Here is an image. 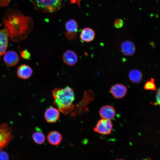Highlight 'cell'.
Masks as SVG:
<instances>
[{"mask_svg": "<svg viewBox=\"0 0 160 160\" xmlns=\"http://www.w3.org/2000/svg\"><path fill=\"white\" fill-rule=\"evenodd\" d=\"M2 22L9 36L14 42H19L26 38L33 28L32 18L24 15L14 9H7Z\"/></svg>", "mask_w": 160, "mask_h": 160, "instance_id": "1", "label": "cell"}, {"mask_svg": "<svg viewBox=\"0 0 160 160\" xmlns=\"http://www.w3.org/2000/svg\"><path fill=\"white\" fill-rule=\"evenodd\" d=\"M52 95L53 103L59 111L67 115L73 110L75 96L72 88L68 86L63 88H55L52 91Z\"/></svg>", "mask_w": 160, "mask_h": 160, "instance_id": "2", "label": "cell"}, {"mask_svg": "<svg viewBox=\"0 0 160 160\" xmlns=\"http://www.w3.org/2000/svg\"><path fill=\"white\" fill-rule=\"evenodd\" d=\"M36 10L46 13H52L59 10L63 0H31Z\"/></svg>", "mask_w": 160, "mask_h": 160, "instance_id": "3", "label": "cell"}, {"mask_svg": "<svg viewBox=\"0 0 160 160\" xmlns=\"http://www.w3.org/2000/svg\"><path fill=\"white\" fill-rule=\"evenodd\" d=\"M13 137L12 130L8 124H0V151L7 146Z\"/></svg>", "mask_w": 160, "mask_h": 160, "instance_id": "4", "label": "cell"}, {"mask_svg": "<svg viewBox=\"0 0 160 160\" xmlns=\"http://www.w3.org/2000/svg\"><path fill=\"white\" fill-rule=\"evenodd\" d=\"M113 127V123L111 120L102 119L98 121L94 130L101 134L108 135L111 132Z\"/></svg>", "mask_w": 160, "mask_h": 160, "instance_id": "5", "label": "cell"}, {"mask_svg": "<svg viewBox=\"0 0 160 160\" xmlns=\"http://www.w3.org/2000/svg\"><path fill=\"white\" fill-rule=\"evenodd\" d=\"M110 92L116 98L121 99L125 96L127 92V88L121 84H117L113 85L111 88Z\"/></svg>", "mask_w": 160, "mask_h": 160, "instance_id": "6", "label": "cell"}, {"mask_svg": "<svg viewBox=\"0 0 160 160\" xmlns=\"http://www.w3.org/2000/svg\"><path fill=\"white\" fill-rule=\"evenodd\" d=\"M44 116L47 122L54 123L57 121L59 117V111L55 108L50 106L45 111Z\"/></svg>", "mask_w": 160, "mask_h": 160, "instance_id": "7", "label": "cell"}, {"mask_svg": "<svg viewBox=\"0 0 160 160\" xmlns=\"http://www.w3.org/2000/svg\"><path fill=\"white\" fill-rule=\"evenodd\" d=\"M99 113L102 119L111 120L115 117L116 112L115 108L113 106L106 105L100 108Z\"/></svg>", "mask_w": 160, "mask_h": 160, "instance_id": "8", "label": "cell"}, {"mask_svg": "<svg viewBox=\"0 0 160 160\" xmlns=\"http://www.w3.org/2000/svg\"><path fill=\"white\" fill-rule=\"evenodd\" d=\"M4 61L5 64L10 66L15 65L19 61V56L15 51H9L4 53Z\"/></svg>", "mask_w": 160, "mask_h": 160, "instance_id": "9", "label": "cell"}, {"mask_svg": "<svg viewBox=\"0 0 160 160\" xmlns=\"http://www.w3.org/2000/svg\"><path fill=\"white\" fill-rule=\"evenodd\" d=\"M121 49L122 53L124 55L130 56L135 54L136 47L132 42L129 40H127L121 43Z\"/></svg>", "mask_w": 160, "mask_h": 160, "instance_id": "10", "label": "cell"}, {"mask_svg": "<svg viewBox=\"0 0 160 160\" xmlns=\"http://www.w3.org/2000/svg\"><path fill=\"white\" fill-rule=\"evenodd\" d=\"M62 57L63 62L69 66L73 65L78 61V57L76 54L71 50H67L65 52Z\"/></svg>", "mask_w": 160, "mask_h": 160, "instance_id": "11", "label": "cell"}, {"mask_svg": "<svg viewBox=\"0 0 160 160\" xmlns=\"http://www.w3.org/2000/svg\"><path fill=\"white\" fill-rule=\"evenodd\" d=\"M95 33L94 31L89 28H85L81 30L80 37L82 41L86 42H90L94 39Z\"/></svg>", "mask_w": 160, "mask_h": 160, "instance_id": "12", "label": "cell"}, {"mask_svg": "<svg viewBox=\"0 0 160 160\" xmlns=\"http://www.w3.org/2000/svg\"><path fill=\"white\" fill-rule=\"evenodd\" d=\"M33 73V70L29 65L23 64L17 68V75L20 78L26 79L29 78Z\"/></svg>", "mask_w": 160, "mask_h": 160, "instance_id": "13", "label": "cell"}, {"mask_svg": "<svg viewBox=\"0 0 160 160\" xmlns=\"http://www.w3.org/2000/svg\"><path fill=\"white\" fill-rule=\"evenodd\" d=\"M9 35L5 28L0 30V56L4 54L7 47Z\"/></svg>", "mask_w": 160, "mask_h": 160, "instance_id": "14", "label": "cell"}, {"mask_svg": "<svg viewBox=\"0 0 160 160\" xmlns=\"http://www.w3.org/2000/svg\"><path fill=\"white\" fill-rule=\"evenodd\" d=\"M63 137L59 132L54 131L50 132L47 135V139L49 143L53 145H59Z\"/></svg>", "mask_w": 160, "mask_h": 160, "instance_id": "15", "label": "cell"}, {"mask_svg": "<svg viewBox=\"0 0 160 160\" xmlns=\"http://www.w3.org/2000/svg\"><path fill=\"white\" fill-rule=\"evenodd\" d=\"M129 80L132 83H138L142 80L143 74L142 72L138 69H133L129 71Z\"/></svg>", "mask_w": 160, "mask_h": 160, "instance_id": "16", "label": "cell"}, {"mask_svg": "<svg viewBox=\"0 0 160 160\" xmlns=\"http://www.w3.org/2000/svg\"><path fill=\"white\" fill-rule=\"evenodd\" d=\"M65 28L66 32L77 33L78 28V23L75 20L70 19L66 22Z\"/></svg>", "mask_w": 160, "mask_h": 160, "instance_id": "17", "label": "cell"}, {"mask_svg": "<svg viewBox=\"0 0 160 160\" xmlns=\"http://www.w3.org/2000/svg\"><path fill=\"white\" fill-rule=\"evenodd\" d=\"M34 142L38 144H41L45 141V136L44 133L40 130L35 131L32 135Z\"/></svg>", "mask_w": 160, "mask_h": 160, "instance_id": "18", "label": "cell"}, {"mask_svg": "<svg viewBox=\"0 0 160 160\" xmlns=\"http://www.w3.org/2000/svg\"><path fill=\"white\" fill-rule=\"evenodd\" d=\"M154 81L155 79L153 78H151L150 80L145 82L144 87V89L146 90H157V89Z\"/></svg>", "mask_w": 160, "mask_h": 160, "instance_id": "19", "label": "cell"}, {"mask_svg": "<svg viewBox=\"0 0 160 160\" xmlns=\"http://www.w3.org/2000/svg\"><path fill=\"white\" fill-rule=\"evenodd\" d=\"M21 55L23 59L27 60L30 59L31 57L30 52L26 49L23 50L21 52Z\"/></svg>", "mask_w": 160, "mask_h": 160, "instance_id": "20", "label": "cell"}, {"mask_svg": "<svg viewBox=\"0 0 160 160\" xmlns=\"http://www.w3.org/2000/svg\"><path fill=\"white\" fill-rule=\"evenodd\" d=\"M123 24V22L122 19H117L114 22V25L116 28H119L122 27Z\"/></svg>", "mask_w": 160, "mask_h": 160, "instance_id": "21", "label": "cell"}, {"mask_svg": "<svg viewBox=\"0 0 160 160\" xmlns=\"http://www.w3.org/2000/svg\"><path fill=\"white\" fill-rule=\"evenodd\" d=\"M9 156L6 152L0 151V160H9Z\"/></svg>", "mask_w": 160, "mask_h": 160, "instance_id": "22", "label": "cell"}, {"mask_svg": "<svg viewBox=\"0 0 160 160\" xmlns=\"http://www.w3.org/2000/svg\"><path fill=\"white\" fill-rule=\"evenodd\" d=\"M76 33H70L66 32L65 35L66 38L69 40H72L76 37Z\"/></svg>", "mask_w": 160, "mask_h": 160, "instance_id": "23", "label": "cell"}, {"mask_svg": "<svg viewBox=\"0 0 160 160\" xmlns=\"http://www.w3.org/2000/svg\"><path fill=\"white\" fill-rule=\"evenodd\" d=\"M156 102L153 103V105H156L160 104V89L159 88L157 90L156 95Z\"/></svg>", "mask_w": 160, "mask_h": 160, "instance_id": "24", "label": "cell"}, {"mask_svg": "<svg viewBox=\"0 0 160 160\" xmlns=\"http://www.w3.org/2000/svg\"><path fill=\"white\" fill-rule=\"evenodd\" d=\"M80 0H71V2L72 3H76L80 7Z\"/></svg>", "mask_w": 160, "mask_h": 160, "instance_id": "25", "label": "cell"}, {"mask_svg": "<svg viewBox=\"0 0 160 160\" xmlns=\"http://www.w3.org/2000/svg\"><path fill=\"white\" fill-rule=\"evenodd\" d=\"M142 160H151L150 159H143Z\"/></svg>", "mask_w": 160, "mask_h": 160, "instance_id": "26", "label": "cell"}, {"mask_svg": "<svg viewBox=\"0 0 160 160\" xmlns=\"http://www.w3.org/2000/svg\"><path fill=\"white\" fill-rule=\"evenodd\" d=\"M116 160H124L123 159H117Z\"/></svg>", "mask_w": 160, "mask_h": 160, "instance_id": "27", "label": "cell"}, {"mask_svg": "<svg viewBox=\"0 0 160 160\" xmlns=\"http://www.w3.org/2000/svg\"><path fill=\"white\" fill-rule=\"evenodd\" d=\"M1 25V23H0V26Z\"/></svg>", "mask_w": 160, "mask_h": 160, "instance_id": "28", "label": "cell"}]
</instances>
